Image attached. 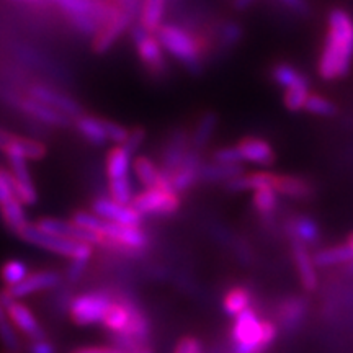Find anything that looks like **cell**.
<instances>
[{
  "instance_id": "obj_53",
  "label": "cell",
  "mask_w": 353,
  "mask_h": 353,
  "mask_svg": "<svg viewBox=\"0 0 353 353\" xmlns=\"http://www.w3.org/2000/svg\"><path fill=\"white\" fill-rule=\"evenodd\" d=\"M128 353H154V350H152L151 347H145V345H143V347L134 348V350H131V352H128Z\"/></svg>"
},
{
  "instance_id": "obj_47",
  "label": "cell",
  "mask_w": 353,
  "mask_h": 353,
  "mask_svg": "<svg viewBox=\"0 0 353 353\" xmlns=\"http://www.w3.org/2000/svg\"><path fill=\"white\" fill-rule=\"evenodd\" d=\"M26 350H28V353H56V347L52 345V342L48 341V337L44 335V337L30 341Z\"/></svg>"
},
{
  "instance_id": "obj_31",
  "label": "cell",
  "mask_w": 353,
  "mask_h": 353,
  "mask_svg": "<svg viewBox=\"0 0 353 353\" xmlns=\"http://www.w3.org/2000/svg\"><path fill=\"white\" fill-rule=\"evenodd\" d=\"M244 174L242 165H228V164H203L200 169V180L205 182H229V180L236 179Z\"/></svg>"
},
{
  "instance_id": "obj_45",
  "label": "cell",
  "mask_w": 353,
  "mask_h": 353,
  "mask_svg": "<svg viewBox=\"0 0 353 353\" xmlns=\"http://www.w3.org/2000/svg\"><path fill=\"white\" fill-rule=\"evenodd\" d=\"M144 139H145L144 128H134V130L130 131V136H128V139L125 141V144H123V148H125L130 154H134L141 145L144 144Z\"/></svg>"
},
{
  "instance_id": "obj_2",
  "label": "cell",
  "mask_w": 353,
  "mask_h": 353,
  "mask_svg": "<svg viewBox=\"0 0 353 353\" xmlns=\"http://www.w3.org/2000/svg\"><path fill=\"white\" fill-rule=\"evenodd\" d=\"M72 221L103 239V249L120 254H136L148 247V234L141 226H125V224L112 223L92 211H77Z\"/></svg>"
},
{
  "instance_id": "obj_28",
  "label": "cell",
  "mask_w": 353,
  "mask_h": 353,
  "mask_svg": "<svg viewBox=\"0 0 353 353\" xmlns=\"http://www.w3.org/2000/svg\"><path fill=\"white\" fill-rule=\"evenodd\" d=\"M288 232L293 241L301 242V244H314L319 239V228L314 219L307 216H294L288 221Z\"/></svg>"
},
{
  "instance_id": "obj_44",
  "label": "cell",
  "mask_w": 353,
  "mask_h": 353,
  "mask_svg": "<svg viewBox=\"0 0 353 353\" xmlns=\"http://www.w3.org/2000/svg\"><path fill=\"white\" fill-rule=\"evenodd\" d=\"M214 162L219 164H228V165H241V157L237 152L236 145H226V148H219L213 152Z\"/></svg>"
},
{
  "instance_id": "obj_38",
  "label": "cell",
  "mask_w": 353,
  "mask_h": 353,
  "mask_svg": "<svg viewBox=\"0 0 353 353\" xmlns=\"http://www.w3.org/2000/svg\"><path fill=\"white\" fill-rule=\"evenodd\" d=\"M307 97H309V81L296 83V85L286 88L283 103L290 112H299V110H304Z\"/></svg>"
},
{
  "instance_id": "obj_41",
  "label": "cell",
  "mask_w": 353,
  "mask_h": 353,
  "mask_svg": "<svg viewBox=\"0 0 353 353\" xmlns=\"http://www.w3.org/2000/svg\"><path fill=\"white\" fill-rule=\"evenodd\" d=\"M108 190H110V198L118 203H123V205H131L132 198H134L130 176H128V179L112 180L108 185Z\"/></svg>"
},
{
  "instance_id": "obj_51",
  "label": "cell",
  "mask_w": 353,
  "mask_h": 353,
  "mask_svg": "<svg viewBox=\"0 0 353 353\" xmlns=\"http://www.w3.org/2000/svg\"><path fill=\"white\" fill-rule=\"evenodd\" d=\"M255 0H232V7L236 8V10H245V8H249Z\"/></svg>"
},
{
  "instance_id": "obj_32",
  "label": "cell",
  "mask_w": 353,
  "mask_h": 353,
  "mask_svg": "<svg viewBox=\"0 0 353 353\" xmlns=\"http://www.w3.org/2000/svg\"><path fill=\"white\" fill-rule=\"evenodd\" d=\"M216 126H218V117L214 113H205L200 118V121L196 123L195 131H193L192 138H190V144H192L193 151L200 152L206 144L210 143V139L213 138Z\"/></svg>"
},
{
  "instance_id": "obj_49",
  "label": "cell",
  "mask_w": 353,
  "mask_h": 353,
  "mask_svg": "<svg viewBox=\"0 0 353 353\" xmlns=\"http://www.w3.org/2000/svg\"><path fill=\"white\" fill-rule=\"evenodd\" d=\"M88 262H70L69 268H68V276L70 280H77L79 276H81V273L83 272V268H85V265Z\"/></svg>"
},
{
  "instance_id": "obj_25",
  "label": "cell",
  "mask_w": 353,
  "mask_h": 353,
  "mask_svg": "<svg viewBox=\"0 0 353 353\" xmlns=\"http://www.w3.org/2000/svg\"><path fill=\"white\" fill-rule=\"evenodd\" d=\"M74 121H76L79 134H81L87 143H90L92 145H105L108 143L107 132H105L103 118L82 113L81 117H77Z\"/></svg>"
},
{
  "instance_id": "obj_29",
  "label": "cell",
  "mask_w": 353,
  "mask_h": 353,
  "mask_svg": "<svg viewBox=\"0 0 353 353\" xmlns=\"http://www.w3.org/2000/svg\"><path fill=\"white\" fill-rule=\"evenodd\" d=\"M307 311V303L299 296H290L280 304V321L286 329H294L301 324Z\"/></svg>"
},
{
  "instance_id": "obj_39",
  "label": "cell",
  "mask_w": 353,
  "mask_h": 353,
  "mask_svg": "<svg viewBox=\"0 0 353 353\" xmlns=\"http://www.w3.org/2000/svg\"><path fill=\"white\" fill-rule=\"evenodd\" d=\"M252 205H254V208L257 210L262 216L272 214L273 211L276 210L278 193L270 187L255 190L254 196H252Z\"/></svg>"
},
{
  "instance_id": "obj_30",
  "label": "cell",
  "mask_w": 353,
  "mask_h": 353,
  "mask_svg": "<svg viewBox=\"0 0 353 353\" xmlns=\"http://www.w3.org/2000/svg\"><path fill=\"white\" fill-rule=\"evenodd\" d=\"M250 303H252L250 291L245 286H234L224 294L223 309L228 316L237 317L250 307Z\"/></svg>"
},
{
  "instance_id": "obj_15",
  "label": "cell",
  "mask_w": 353,
  "mask_h": 353,
  "mask_svg": "<svg viewBox=\"0 0 353 353\" xmlns=\"http://www.w3.org/2000/svg\"><path fill=\"white\" fill-rule=\"evenodd\" d=\"M92 213L112 223L125 224V226H141L143 223V214H139L131 205H123L107 196L97 198L92 203Z\"/></svg>"
},
{
  "instance_id": "obj_17",
  "label": "cell",
  "mask_w": 353,
  "mask_h": 353,
  "mask_svg": "<svg viewBox=\"0 0 353 353\" xmlns=\"http://www.w3.org/2000/svg\"><path fill=\"white\" fill-rule=\"evenodd\" d=\"M13 101H15V107L19 108L20 112L34 118V120L43 123V125L52 128H68L70 125L69 117L59 113L54 108L48 107V105L41 103V101L34 100L33 97H20V99H15Z\"/></svg>"
},
{
  "instance_id": "obj_42",
  "label": "cell",
  "mask_w": 353,
  "mask_h": 353,
  "mask_svg": "<svg viewBox=\"0 0 353 353\" xmlns=\"http://www.w3.org/2000/svg\"><path fill=\"white\" fill-rule=\"evenodd\" d=\"M242 38V30L241 26L234 21H228V23L223 25L219 33V44L223 50H232L239 39Z\"/></svg>"
},
{
  "instance_id": "obj_48",
  "label": "cell",
  "mask_w": 353,
  "mask_h": 353,
  "mask_svg": "<svg viewBox=\"0 0 353 353\" xmlns=\"http://www.w3.org/2000/svg\"><path fill=\"white\" fill-rule=\"evenodd\" d=\"M70 353H125V352H123L121 348L108 347V345H87V347H79Z\"/></svg>"
},
{
  "instance_id": "obj_50",
  "label": "cell",
  "mask_w": 353,
  "mask_h": 353,
  "mask_svg": "<svg viewBox=\"0 0 353 353\" xmlns=\"http://www.w3.org/2000/svg\"><path fill=\"white\" fill-rule=\"evenodd\" d=\"M10 138H12V132H8V131L2 130V128H0V152H2L3 149H6V145L8 144V141H10Z\"/></svg>"
},
{
  "instance_id": "obj_10",
  "label": "cell",
  "mask_w": 353,
  "mask_h": 353,
  "mask_svg": "<svg viewBox=\"0 0 353 353\" xmlns=\"http://www.w3.org/2000/svg\"><path fill=\"white\" fill-rule=\"evenodd\" d=\"M131 38L134 43L136 52H138L141 63L154 74H162L165 70V56L164 48L159 41L157 34L145 30L144 26H134L131 30Z\"/></svg>"
},
{
  "instance_id": "obj_54",
  "label": "cell",
  "mask_w": 353,
  "mask_h": 353,
  "mask_svg": "<svg viewBox=\"0 0 353 353\" xmlns=\"http://www.w3.org/2000/svg\"><path fill=\"white\" fill-rule=\"evenodd\" d=\"M347 245L350 247L352 249V252H353V232L350 234V236H348V241H347Z\"/></svg>"
},
{
  "instance_id": "obj_27",
  "label": "cell",
  "mask_w": 353,
  "mask_h": 353,
  "mask_svg": "<svg viewBox=\"0 0 353 353\" xmlns=\"http://www.w3.org/2000/svg\"><path fill=\"white\" fill-rule=\"evenodd\" d=\"M275 192L278 195L290 198H307L312 195L314 188L306 179L296 175H278L275 183Z\"/></svg>"
},
{
  "instance_id": "obj_52",
  "label": "cell",
  "mask_w": 353,
  "mask_h": 353,
  "mask_svg": "<svg viewBox=\"0 0 353 353\" xmlns=\"http://www.w3.org/2000/svg\"><path fill=\"white\" fill-rule=\"evenodd\" d=\"M280 2L285 3L286 7L294 8V10H299V8H301V6H303V0H280Z\"/></svg>"
},
{
  "instance_id": "obj_33",
  "label": "cell",
  "mask_w": 353,
  "mask_h": 353,
  "mask_svg": "<svg viewBox=\"0 0 353 353\" xmlns=\"http://www.w3.org/2000/svg\"><path fill=\"white\" fill-rule=\"evenodd\" d=\"M164 10L165 0H144V6L141 8V26L156 33L162 26Z\"/></svg>"
},
{
  "instance_id": "obj_37",
  "label": "cell",
  "mask_w": 353,
  "mask_h": 353,
  "mask_svg": "<svg viewBox=\"0 0 353 353\" xmlns=\"http://www.w3.org/2000/svg\"><path fill=\"white\" fill-rule=\"evenodd\" d=\"M28 275L30 270L28 267H26V263L17 259L7 260V262L2 265V268H0V278H2L6 288H12V286L21 283Z\"/></svg>"
},
{
  "instance_id": "obj_19",
  "label": "cell",
  "mask_w": 353,
  "mask_h": 353,
  "mask_svg": "<svg viewBox=\"0 0 353 353\" xmlns=\"http://www.w3.org/2000/svg\"><path fill=\"white\" fill-rule=\"evenodd\" d=\"M237 152H239L241 162H249L255 165H272L275 162V151L272 145L262 138H249L241 139L236 144Z\"/></svg>"
},
{
  "instance_id": "obj_23",
  "label": "cell",
  "mask_w": 353,
  "mask_h": 353,
  "mask_svg": "<svg viewBox=\"0 0 353 353\" xmlns=\"http://www.w3.org/2000/svg\"><path fill=\"white\" fill-rule=\"evenodd\" d=\"M8 157H19L25 159V161H41L46 157L48 149L43 143H39L37 139L30 138H21V136L12 134L10 141L6 145V149L2 151Z\"/></svg>"
},
{
  "instance_id": "obj_5",
  "label": "cell",
  "mask_w": 353,
  "mask_h": 353,
  "mask_svg": "<svg viewBox=\"0 0 353 353\" xmlns=\"http://www.w3.org/2000/svg\"><path fill=\"white\" fill-rule=\"evenodd\" d=\"M156 34L164 51L169 52L176 63L185 65L190 72H200L203 65L201 48L193 34L176 25H162Z\"/></svg>"
},
{
  "instance_id": "obj_3",
  "label": "cell",
  "mask_w": 353,
  "mask_h": 353,
  "mask_svg": "<svg viewBox=\"0 0 353 353\" xmlns=\"http://www.w3.org/2000/svg\"><path fill=\"white\" fill-rule=\"evenodd\" d=\"M101 325L112 332L118 339L117 342L128 352L143 347V342L151 332L148 317L131 301H112Z\"/></svg>"
},
{
  "instance_id": "obj_46",
  "label": "cell",
  "mask_w": 353,
  "mask_h": 353,
  "mask_svg": "<svg viewBox=\"0 0 353 353\" xmlns=\"http://www.w3.org/2000/svg\"><path fill=\"white\" fill-rule=\"evenodd\" d=\"M174 353H203V347L196 337L187 335L180 339L174 348Z\"/></svg>"
},
{
  "instance_id": "obj_43",
  "label": "cell",
  "mask_w": 353,
  "mask_h": 353,
  "mask_svg": "<svg viewBox=\"0 0 353 353\" xmlns=\"http://www.w3.org/2000/svg\"><path fill=\"white\" fill-rule=\"evenodd\" d=\"M130 131L126 126L114 123L112 120H105V132H107L108 143H113L114 145H123L125 141L130 136Z\"/></svg>"
},
{
  "instance_id": "obj_22",
  "label": "cell",
  "mask_w": 353,
  "mask_h": 353,
  "mask_svg": "<svg viewBox=\"0 0 353 353\" xmlns=\"http://www.w3.org/2000/svg\"><path fill=\"white\" fill-rule=\"evenodd\" d=\"M132 170H134L136 179L139 180L141 185L145 188L161 187V188H172L170 176L159 167L152 159L148 156H139L132 161ZM174 190V188H172Z\"/></svg>"
},
{
  "instance_id": "obj_34",
  "label": "cell",
  "mask_w": 353,
  "mask_h": 353,
  "mask_svg": "<svg viewBox=\"0 0 353 353\" xmlns=\"http://www.w3.org/2000/svg\"><path fill=\"white\" fill-rule=\"evenodd\" d=\"M312 259L317 267H334V265L352 262L353 252L348 245H334L316 252Z\"/></svg>"
},
{
  "instance_id": "obj_12",
  "label": "cell",
  "mask_w": 353,
  "mask_h": 353,
  "mask_svg": "<svg viewBox=\"0 0 353 353\" xmlns=\"http://www.w3.org/2000/svg\"><path fill=\"white\" fill-rule=\"evenodd\" d=\"M131 20L132 13L123 10L121 7H117L113 15L101 25L100 32L94 37V51L97 54H105L108 50H112L113 44L131 26Z\"/></svg>"
},
{
  "instance_id": "obj_6",
  "label": "cell",
  "mask_w": 353,
  "mask_h": 353,
  "mask_svg": "<svg viewBox=\"0 0 353 353\" xmlns=\"http://www.w3.org/2000/svg\"><path fill=\"white\" fill-rule=\"evenodd\" d=\"M19 237L26 244L39 247V249L59 255V257L69 259L70 262H88L94 255L95 249L94 245L85 244V242L65 239V237L43 232L41 229H38L32 223L19 234Z\"/></svg>"
},
{
  "instance_id": "obj_40",
  "label": "cell",
  "mask_w": 353,
  "mask_h": 353,
  "mask_svg": "<svg viewBox=\"0 0 353 353\" xmlns=\"http://www.w3.org/2000/svg\"><path fill=\"white\" fill-rule=\"evenodd\" d=\"M304 110L312 114H317V117H334L337 113V105L322 95L309 94Z\"/></svg>"
},
{
  "instance_id": "obj_16",
  "label": "cell",
  "mask_w": 353,
  "mask_h": 353,
  "mask_svg": "<svg viewBox=\"0 0 353 353\" xmlns=\"http://www.w3.org/2000/svg\"><path fill=\"white\" fill-rule=\"evenodd\" d=\"M63 281V275L54 270H39V272H30V275L25 278L21 283L12 288H7L12 293L15 299H23L33 294L43 293V291H50L56 286L61 285Z\"/></svg>"
},
{
  "instance_id": "obj_9",
  "label": "cell",
  "mask_w": 353,
  "mask_h": 353,
  "mask_svg": "<svg viewBox=\"0 0 353 353\" xmlns=\"http://www.w3.org/2000/svg\"><path fill=\"white\" fill-rule=\"evenodd\" d=\"M23 206V203L17 198L15 192H13L8 170L0 169V213H2L6 226L17 236L30 224Z\"/></svg>"
},
{
  "instance_id": "obj_14",
  "label": "cell",
  "mask_w": 353,
  "mask_h": 353,
  "mask_svg": "<svg viewBox=\"0 0 353 353\" xmlns=\"http://www.w3.org/2000/svg\"><path fill=\"white\" fill-rule=\"evenodd\" d=\"M26 94L33 97L34 100L48 105V107L57 110L59 113L65 114V117H69L70 120H76L77 117H81L82 114L81 105H79L72 97L61 94V92L54 90V88L43 85V83H33V85H30Z\"/></svg>"
},
{
  "instance_id": "obj_1",
  "label": "cell",
  "mask_w": 353,
  "mask_h": 353,
  "mask_svg": "<svg viewBox=\"0 0 353 353\" xmlns=\"http://www.w3.org/2000/svg\"><path fill=\"white\" fill-rule=\"evenodd\" d=\"M353 59V20L345 10L335 8L327 17V33L319 57V76L335 81L347 76Z\"/></svg>"
},
{
  "instance_id": "obj_18",
  "label": "cell",
  "mask_w": 353,
  "mask_h": 353,
  "mask_svg": "<svg viewBox=\"0 0 353 353\" xmlns=\"http://www.w3.org/2000/svg\"><path fill=\"white\" fill-rule=\"evenodd\" d=\"M7 314L10 317L12 324L15 325L17 332L23 334L25 337L30 339V341L44 337V332L41 325H39V321L37 319V316H34L32 309L26 306L25 303H21L20 299H17V301H13L12 304H8Z\"/></svg>"
},
{
  "instance_id": "obj_7",
  "label": "cell",
  "mask_w": 353,
  "mask_h": 353,
  "mask_svg": "<svg viewBox=\"0 0 353 353\" xmlns=\"http://www.w3.org/2000/svg\"><path fill=\"white\" fill-rule=\"evenodd\" d=\"M112 298L101 291H88L72 299L69 306V317L79 327L101 324L107 314Z\"/></svg>"
},
{
  "instance_id": "obj_4",
  "label": "cell",
  "mask_w": 353,
  "mask_h": 353,
  "mask_svg": "<svg viewBox=\"0 0 353 353\" xmlns=\"http://www.w3.org/2000/svg\"><path fill=\"white\" fill-rule=\"evenodd\" d=\"M276 325L259 319L254 309H247L234 321L231 337L234 353H263L276 339Z\"/></svg>"
},
{
  "instance_id": "obj_24",
  "label": "cell",
  "mask_w": 353,
  "mask_h": 353,
  "mask_svg": "<svg viewBox=\"0 0 353 353\" xmlns=\"http://www.w3.org/2000/svg\"><path fill=\"white\" fill-rule=\"evenodd\" d=\"M293 259L296 270L301 280V285L304 290L314 291L317 288V273H316V263L312 255L307 252L306 245L301 242L293 241Z\"/></svg>"
},
{
  "instance_id": "obj_35",
  "label": "cell",
  "mask_w": 353,
  "mask_h": 353,
  "mask_svg": "<svg viewBox=\"0 0 353 353\" xmlns=\"http://www.w3.org/2000/svg\"><path fill=\"white\" fill-rule=\"evenodd\" d=\"M0 342L6 347V350L12 352H20L21 350V342L20 335L17 332L15 325L12 324L10 317L7 314V307L3 306L0 301Z\"/></svg>"
},
{
  "instance_id": "obj_55",
  "label": "cell",
  "mask_w": 353,
  "mask_h": 353,
  "mask_svg": "<svg viewBox=\"0 0 353 353\" xmlns=\"http://www.w3.org/2000/svg\"><path fill=\"white\" fill-rule=\"evenodd\" d=\"M2 353H20V352H12V350H6V352H2Z\"/></svg>"
},
{
  "instance_id": "obj_8",
  "label": "cell",
  "mask_w": 353,
  "mask_h": 353,
  "mask_svg": "<svg viewBox=\"0 0 353 353\" xmlns=\"http://www.w3.org/2000/svg\"><path fill=\"white\" fill-rule=\"evenodd\" d=\"M182 205L179 193L172 188L151 187L134 195L131 206L143 216H170Z\"/></svg>"
},
{
  "instance_id": "obj_36",
  "label": "cell",
  "mask_w": 353,
  "mask_h": 353,
  "mask_svg": "<svg viewBox=\"0 0 353 353\" xmlns=\"http://www.w3.org/2000/svg\"><path fill=\"white\" fill-rule=\"evenodd\" d=\"M272 79L275 81V83H278V85L283 87L285 90L286 88L296 85V83L309 81V79L301 72V70H298L294 65H291L288 63L276 64L275 68L272 69Z\"/></svg>"
},
{
  "instance_id": "obj_13",
  "label": "cell",
  "mask_w": 353,
  "mask_h": 353,
  "mask_svg": "<svg viewBox=\"0 0 353 353\" xmlns=\"http://www.w3.org/2000/svg\"><path fill=\"white\" fill-rule=\"evenodd\" d=\"M8 174H10L12 188L19 200L25 206H33L38 203V192L34 188V182L30 175L28 161L19 157H8Z\"/></svg>"
},
{
  "instance_id": "obj_20",
  "label": "cell",
  "mask_w": 353,
  "mask_h": 353,
  "mask_svg": "<svg viewBox=\"0 0 353 353\" xmlns=\"http://www.w3.org/2000/svg\"><path fill=\"white\" fill-rule=\"evenodd\" d=\"M190 138L187 132L183 130H176L170 134L169 141H167L164 151H162V167L161 169L167 172V174H172L179 169L180 165L183 164L185 159H187L190 149Z\"/></svg>"
},
{
  "instance_id": "obj_26",
  "label": "cell",
  "mask_w": 353,
  "mask_h": 353,
  "mask_svg": "<svg viewBox=\"0 0 353 353\" xmlns=\"http://www.w3.org/2000/svg\"><path fill=\"white\" fill-rule=\"evenodd\" d=\"M132 154L126 151L123 145H114L113 149H110L107 156V175L108 180H120L128 179L130 176V170L132 165Z\"/></svg>"
},
{
  "instance_id": "obj_11",
  "label": "cell",
  "mask_w": 353,
  "mask_h": 353,
  "mask_svg": "<svg viewBox=\"0 0 353 353\" xmlns=\"http://www.w3.org/2000/svg\"><path fill=\"white\" fill-rule=\"evenodd\" d=\"M34 226L41 229L43 232L52 234V236L65 237V239H72L79 242H85L94 247H101L103 249V239L97 234L85 231V229L77 226L72 219L65 221L61 218H41L34 223Z\"/></svg>"
},
{
  "instance_id": "obj_21",
  "label": "cell",
  "mask_w": 353,
  "mask_h": 353,
  "mask_svg": "<svg viewBox=\"0 0 353 353\" xmlns=\"http://www.w3.org/2000/svg\"><path fill=\"white\" fill-rule=\"evenodd\" d=\"M201 159L200 152L190 149L187 159L182 165L179 167L175 172H172L170 176V185L176 193L187 192L200 180V169H201Z\"/></svg>"
}]
</instances>
